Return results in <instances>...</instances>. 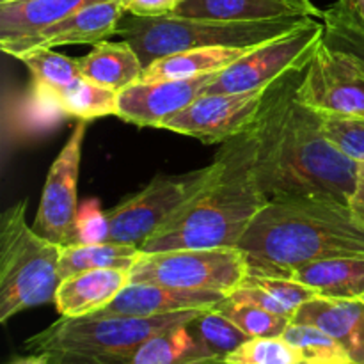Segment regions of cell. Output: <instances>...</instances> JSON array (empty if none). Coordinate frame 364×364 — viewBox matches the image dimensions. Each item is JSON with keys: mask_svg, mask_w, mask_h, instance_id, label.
<instances>
[{"mask_svg": "<svg viewBox=\"0 0 364 364\" xmlns=\"http://www.w3.org/2000/svg\"><path fill=\"white\" fill-rule=\"evenodd\" d=\"M302 71L287 75L267 91L251 128L252 174L269 201L323 198L348 205L359 162L327 139L322 114L297 100Z\"/></svg>", "mask_w": 364, "mask_h": 364, "instance_id": "6da1fadb", "label": "cell"}, {"mask_svg": "<svg viewBox=\"0 0 364 364\" xmlns=\"http://www.w3.org/2000/svg\"><path fill=\"white\" fill-rule=\"evenodd\" d=\"M237 247L247 252L251 276L288 277L306 263L364 256V226L333 199H270Z\"/></svg>", "mask_w": 364, "mask_h": 364, "instance_id": "7a4b0ae2", "label": "cell"}, {"mask_svg": "<svg viewBox=\"0 0 364 364\" xmlns=\"http://www.w3.org/2000/svg\"><path fill=\"white\" fill-rule=\"evenodd\" d=\"M223 151V174L166 220L141 245L142 251L237 247L269 198L252 174L251 130L228 141Z\"/></svg>", "mask_w": 364, "mask_h": 364, "instance_id": "3957f363", "label": "cell"}, {"mask_svg": "<svg viewBox=\"0 0 364 364\" xmlns=\"http://www.w3.org/2000/svg\"><path fill=\"white\" fill-rule=\"evenodd\" d=\"M205 309L159 316H60L25 341L31 354L52 364H132L139 348L156 334L188 323Z\"/></svg>", "mask_w": 364, "mask_h": 364, "instance_id": "277c9868", "label": "cell"}, {"mask_svg": "<svg viewBox=\"0 0 364 364\" xmlns=\"http://www.w3.org/2000/svg\"><path fill=\"white\" fill-rule=\"evenodd\" d=\"M308 18H281L267 21H226L205 18L156 16L142 18L127 14L121 18L116 36L130 43L142 66L153 60L185 50L230 46L247 48L258 46L274 38L301 27Z\"/></svg>", "mask_w": 364, "mask_h": 364, "instance_id": "5b68a950", "label": "cell"}, {"mask_svg": "<svg viewBox=\"0 0 364 364\" xmlns=\"http://www.w3.org/2000/svg\"><path fill=\"white\" fill-rule=\"evenodd\" d=\"M63 245L43 238L27 223V199L0 217V322L55 301Z\"/></svg>", "mask_w": 364, "mask_h": 364, "instance_id": "8992f818", "label": "cell"}, {"mask_svg": "<svg viewBox=\"0 0 364 364\" xmlns=\"http://www.w3.org/2000/svg\"><path fill=\"white\" fill-rule=\"evenodd\" d=\"M226 155L220 149L210 166L176 176H155L144 188L124 198L107 212L110 242L141 247L185 203L205 191L223 174Z\"/></svg>", "mask_w": 364, "mask_h": 364, "instance_id": "52a82bcc", "label": "cell"}, {"mask_svg": "<svg viewBox=\"0 0 364 364\" xmlns=\"http://www.w3.org/2000/svg\"><path fill=\"white\" fill-rule=\"evenodd\" d=\"M323 39V23L308 18L301 27L255 46L213 75L201 95L265 91L294 71L306 70Z\"/></svg>", "mask_w": 364, "mask_h": 364, "instance_id": "ba28073f", "label": "cell"}, {"mask_svg": "<svg viewBox=\"0 0 364 364\" xmlns=\"http://www.w3.org/2000/svg\"><path fill=\"white\" fill-rule=\"evenodd\" d=\"M249 276L247 252L238 247L171 249L144 252L130 270L134 283L230 294Z\"/></svg>", "mask_w": 364, "mask_h": 364, "instance_id": "9c48e42d", "label": "cell"}, {"mask_svg": "<svg viewBox=\"0 0 364 364\" xmlns=\"http://www.w3.org/2000/svg\"><path fill=\"white\" fill-rule=\"evenodd\" d=\"M295 96L302 105L326 116L364 119V71L350 55L322 39L302 71Z\"/></svg>", "mask_w": 364, "mask_h": 364, "instance_id": "30bf717a", "label": "cell"}, {"mask_svg": "<svg viewBox=\"0 0 364 364\" xmlns=\"http://www.w3.org/2000/svg\"><path fill=\"white\" fill-rule=\"evenodd\" d=\"M267 91L199 95L162 128L199 139L205 144L228 142L251 130L265 103Z\"/></svg>", "mask_w": 364, "mask_h": 364, "instance_id": "8fae6325", "label": "cell"}, {"mask_svg": "<svg viewBox=\"0 0 364 364\" xmlns=\"http://www.w3.org/2000/svg\"><path fill=\"white\" fill-rule=\"evenodd\" d=\"M87 121L75 124L66 144L53 160L41 192L34 231L43 238L68 247L75 245V217H77V185L80 171Z\"/></svg>", "mask_w": 364, "mask_h": 364, "instance_id": "7c38bea8", "label": "cell"}, {"mask_svg": "<svg viewBox=\"0 0 364 364\" xmlns=\"http://www.w3.org/2000/svg\"><path fill=\"white\" fill-rule=\"evenodd\" d=\"M213 75L135 82L117 96L116 116L141 128H162L169 117L191 105L212 82Z\"/></svg>", "mask_w": 364, "mask_h": 364, "instance_id": "4fadbf2b", "label": "cell"}, {"mask_svg": "<svg viewBox=\"0 0 364 364\" xmlns=\"http://www.w3.org/2000/svg\"><path fill=\"white\" fill-rule=\"evenodd\" d=\"M124 16L119 0H103L82 7L71 16L34 32L16 41L0 43L4 53L18 57L36 48H57L64 45H96L103 39L116 36L121 18Z\"/></svg>", "mask_w": 364, "mask_h": 364, "instance_id": "5bb4252c", "label": "cell"}, {"mask_svg": "<svg viewBox=\"0 0 364 364\" xmlns=\"http://www.w3.org/2000/svg\"><path fill=\"white\" fill-rule=\"evenodd\" d=\"M226 295L228 294H223V291L191 290V288L130 281L110 304L92 315L159 316L178 311H191V309H212Z\"/></svg>", "mask_w": 364, "mask_h": 364, "instance_id": "9a60e30c", "label": "cell"}, {"mask_svg": "<svg viewBox=\"0 0 364 364\" xmlns=\"http://www.w3.org/2000/svg\"><path fill=\"white\" fill-rule=\"evenodd\" d=\"M295 323L315 326L333 336L355 364H364V302L361 299L315 297L295 313Z\"/></svg>", "mask_w": 364, "mask_h": 364, "instance_id": "2e32d148", "label": "cell"}, {"mask_svg": "<svg viewBox=\"0 0 364 364\" xmlns=\"http://www.w3.org/2000/svg\"><path fill=\"white\" fill-rule=\"evenodd\" d=\"M313 0H185L173 16L226 21H267L281 18H322Z\"/></svg>", "mask_w": 364, "mask_h": 364, "instance_id": "e0dca14e", "label": "cell"}, {"mask_svg": "<svg viewBox=\"0 0 364 364\" xmlns=\"http://www.w3.org/2000/svg\"><path fill=\"white\" fill-rule=\"evenodd\" d=\"M130 281L127 269L85 270L60 283L53 304L60 316L92 315L110 304Z\"/></svg>", "mask_w": 364, "mask_h": 364, "instance_id": "ac0fdd59", "label": "cell"}, {"mask_svg": "<svg viewBox=\"0 0 364 364\" xmlns=\"http://www.w3.org/2000/svg\"><path fill=\"white\" fill-rule=\"evenodd\" d=\"M103 0H9L0 2V43L43 31L64 18L71 16L82 7Z\"/></svg>", "mask_w": 364, "mask_h": 364, "instance_id": "d6986e66", "label": "cell"}, {"mask_svg": "<svg viewBox=\"0 0 364 364\" xmlns=\"http://www.w3.org/2000/svg\"><path fill=\"white\" fill-rule=\"evenodd\" d=\"M311 288L318 297L361 299L364 295V256H338L299 267L288 276Z\"/></svg>", "mask_w": 364, "mask_h": 364, "instance_id": "ffe728a7", "label": "cell"}, {"mask_svg": "<svg viewBox=\"0 0 364 364\" xmlns=\"http://www.w3.org/2000/svg\"><path fill=\"white\" fill-rule=\"evenodd\" d=\"M78 68L84 78L117 92L141 80L144 71L135 48L124 39L96 43L91 52L78 57Z\"/></svg>", "mask_w": 364, "mask_h": 364, "instance_id": "44dd1931", "label": "cell"}, {"mask_svg": "<svg viewBox=\"0 0 364 364\" xmlns=\"http://www.w3.org/2000/svg\"><path fill=\"white\" fill-rule=\"evenodd\" d=\"M255 46L247 48H230V46H210V48L185 50L156 59L144 68L139 82L169 80V78H191L199 75L217 73L240 59Z\"/></svg>", "mask_w": 364, "mask_h": 364, "instance_id": "7402d4cb", "label": "cell"}, {"mask_svg": "<svg viewBox=\"0 0 364 364\" xmlns=\"http://www.w3.org/2000/svg\"><path fill=\"white\" fill-rule=\"evenodd\" d=\"M132 364H224V361L203 347L188 329V323H180L149 338L139 348Z\"/></svg>", "mask_w": 364, "mask_h": 364, "instance_id": "603a6c76", "label": "cell"}, {"mask_svg": "<svg viewBox=\"0 0 364 364\" xmlns=\"http://www.w3.org/2000/svg\"><path fill=\"white\" fill-rule=\"evenodd\" d=\"M144 256L139 245L121 242H103L91 245H68L59 259L60 279L96 269H127L132 270Z\"/></svg>", "mask_w": 364, "mask_h": 364, "instance_id": "cb8c5ba5", "label": "cell"}, {"mask_svg": "<svg viewBox=\"0 0 364 364\" xmlns=\"http://www.w3.org/2000/svg\"><path fill=\"white\" fill-rule=\"evenodd\" d=\"M16 59L28 68L34 82V95L46 105L53 96L82 78L78 59L55 52V48L28 50Z\"/></svg>", "mask_w": 364, "mask_h": 364, "instance_id": "d4e9b609", "label": "cell"}, {"mask_svg": "<svg viewBox=\"0 0 364 364\" xmlns=\"http://www.w3.org/2000/svg\"><path fill=\"white\" fill-rule=\"evenodd\" d=\"M117 96L114 89L103 87L87 78H78L77 82L60 91L50 100L48 105L64 116L77 117L80 121H91L96 117L116 116Z\"/></svg>", "mask_w": 364, "mask_h": 364, "instance_id": "484cf974", "label": "cell"}, {"mask_svg": "<svg viewBox=\"0 0 364 364\" xmlns=\"http://www.w3.org/2000/svg\"><path fill=\"white\" fill-rule=\"evenodd\" d=\"M323 43L350 55L364 71V20L350 0H338L322 14Z\"/></svg>", "mask_w": 364, "mask_h": 364, "instance_id": "4316f807", "label": "cell"}, {"mask_svg": "<svg viewBox=\"0 0 364 364\" xmlns=\"http://www.w3.org/2000/svg\"><path fill=\"white\" fill-rule=\"evenodd\" d=\"M283 338L297 352L299 364H355L333 336L315 326L291 322Z\"/></svg>", "mask_w": 364, "mask_h": 364, "instance_id": "83f0119b", "label": "cell"}, {"mask_svg": "<svg viewBox=\"0 0 364 364\" xmlns=\"http://www.w3.org/2000/svg\"><path fill=\"white\" fill-rule=\"evenodd\" d=\"M188 329L201 341V345L210 354L223 359V361L230 352H233L235 348L249 340L244 331L238 329L230 318H226L215 308L199 313L194 320L188 322Z\"/></svg>", "mask_w": 364, "mask_h": 364, "instance_id": "f1b7e54d", "label": "cell"}, {"mask_svg": "<svg viewBox=\"0 0 364 364\" xmlns=\"http://www.w3.org/2000/svg\"><path fill=\"white\" fill-rule=\"evenodd\" d=\"M215 309L230 318L238 329L244 331L249 338L283 336L287 327L291 323V320L287 316H279L258 306L235 302L228 297H224L215 306Z\"/></svg>", "mask_w": 364, "mask_h": 364, "instance_id": "f546056e", "label": "cell"}, {"mask_svg": "<svg viewBox=\"0 0 364 364\" xmlns=\"http://www.w3.org/2000/svg\"><path fill=\"white\" fill-rule=\"evenodd\" d=\"M226 364H299L295 348L283 336L249 338L224 359Z\"/></svg>", "mask_w": 364, "mask_h": 364, "instance_id": "4dcf8cb0", "label": "cell"}, {"mask_svg": "<svg viewBox=\"0 0 364 364\" xmlns=\"http://www.w3.org/2000/svg\"><path fill=\"white\" fill-rule=\"evenodd\" d=\"M322 124L327 139L340 151L354 159L355 162L364 160V119L322 114Z\"/></svg>", "mask_w": 364, "mask_h": 364, "instance_id": "1f68e13d", "label": "cell"}, {"mask_svg": "<svg viewBox=\"0 0 364 364\" xmlns=\"http://www.w3.org/2000/svg\"><path fill=\"white\" fill-rule=\"evenodd\" d=\"M110 242V224L98 199H89L78 206L75 217V245H91Z\"/></svg>", "mask_w": 364, "mask_h": 364, "instance_id": "d6a6232c", "label": "cell"}, {"mask_svg": "<svg viewBox=\"0 0 364 364\" xmlns=\"http://www.w3.org/2000/svg\"><path fill=\"white\" fill-rule=\"evenodd\" d=\"M245 281H249V283L256 284V287L269 291L277 302H281L284 308L290 309V311L294 313V316L302 304H306V302L311 301V299L318 297L311 288L299 283V281L288 279V277L251 276V274H249V276L245 277Z\"/></svg>", "mask_w": 364, "mask_h": 364, "instance_id": "836d02e7", "label": "cell"}, {"mask_svg": "<svg viewBox=\"0 0 364 364\" xmlns=\"http://www.w3.org/2000/svg\"><path fill=\"white\" fill-rule=\"evenodd\" d=\"M127 14L142 18H156L173 14L185 0H119Z\"/></svg>", "mask_w": 364, "mask_h": 364, "instance_id": "e575fe53", "label": "cell"}, {"mask_svg": "<svg viewBox=\"0 0 364 364\" xmlns=\"http://www.w3.org/2000/svg\"><path fill=\"white\" fill-rule=\"evenodd\" d=\"M350 212L355 219L364 226V160H361L358 166V174H355V187L352 192L350 203Z\"/></svg>", "mask_w": 364, "mask_h": 364, "instance_id": "d590c367", "label": "cell"}, {"mask_svg": "<svg viewBox=\"0 0 364 364\" xmlns=\"http://www.w3.org/2000/svg\"><path fill=\"white\" fill-rule=\"evenodd\" d=\"M9 364H52L45 355H39V354H31L27 358H16L13 359Z\"/></svg>", "mask_w": 364, "mask_h": 364, "instance_id": "8d00e7d4", "label": "cell"}, {"mask_svg": "<svg viewBox=\"0 0 364 364\" xmlns=\"http://www.w3.org/2000/svg\"><path fill=\"white\" fill-rule=\"evenodd\" d=\"M354 4V7L358 9V13L361 14V18L364 20V0H350Z\"/></svg>", "mask_w": 364, "mask_h": 364, "instance_id": "74e56055", "label": "cell"}, {"mask_svg": "<svg viewBox=\"0 0 364 364\" xmlns=\"http://www.w3.org/2000/svg\"><path fill=\"white\" fill-rule=\"evenodd\" d=\"M0 2H9V0H0Z\"/></svg>", "mask_w": 364, "mask_h": 364, "instance_id": "f35d334b", "label": "cell"}, {"mask_svg": "<svg viewBox=\"0 0 364 364\" xmlns=\"http://www.w3.org/2000/svg\"><path fill=\"white\" fill-rule=\"evenodd\" d=\"M361 301H363V302H364V295H363V297H361Z\"/></svg>", "mask_w": 364, "mask_h": 364, "instance_id": "ab89813d", "label": "cell"}]
</instances>
